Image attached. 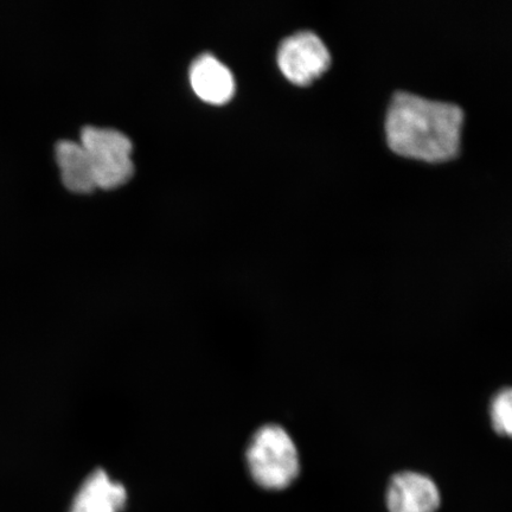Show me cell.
<instances>
[{
	"instance_id": "5b68a950",
	"label": "cell",
	"mask_w": 512,
	"mask_h": 512,
	"mask_svg": "<svg viewBox=\"0 0 512 512\" xmlns=\"http://www.w3.org/2000/svg\"><path fill=\"white\" fill-rule=\"evenodd\" d=\"M440 491L430 477L418 472H401L390 480L387 491L389 512H435Z\"/></svg>"
},
{
	"instance_id": "6da1fadb",
	"label": "cell",
	"mask_w": 512,
	"mask_h": 512,
	"mask_svg": "<svg viewBox=\"0 0 512 512\" xmlns=\"http://www.w3.org/2000/svg\"><path fill=\"white\" fill-rule=\"evenodd\" d=\"M465 113L453 102L407 91L395 92L384 117V134L396 155L428 163L459 155Z\"/></svg>"
},
{
	"instance_id": "9c48e42d",
	"label": "cell",
	"mask_w": 512,
	"mask_h": 512,
	"mask_svg": "<svg viewBox=\"0 0 512 512\" xmlns=\"http://www.w3.org/2000/svg\"><path fill=\"white\" fill-rule=\"evenodd\" d=\"M490 420L497 434L512 439V388L499 390L492 398Z\"/></svg>"
},
{
	"instance_id": "3957f363",
	"label": "cell",
	"mask_w": 512,
	"mask_h": 512,
	"mask_svg": "<svg viewBox=\"0 0 512 512\" xmlns=\"http://www.w3.org/2000/svg\"><path fill=\"white\" fill-rule=\"evenodd\" d=\"M80 143L91 159L98 188L111 190L121 187L134 174L133 145L127 136L114 128L86 126Z\"/></svg>"
},
{
	"instance_id": "52a82bcc",
	"label": "cell",
	"mask_w": 512,
	"mask_h": 512,
	"mask_svg": "<svg viewBox=\"0 0 512 512\" xmlns=\"http://www.w3.org/2000/svg\"><path fill=\"white\" fill-rule=\"evenodd\" d=\"M127 503L125 486L105 470H95L82 483L70 512H121Z\"/></svg>"
},
{
	"instance_id": "ba28073f",
	"label": "cell",
	"mask_w": 512,
	"mask_h": 512,
	"mask_svg": "<svg viewBox=\"0 0 512 512\" xmlns=\"http://www.w3.org/2000/svg\"><path fill=\"white\" fill-rule=\"evenodd\" d=\"M55 156L62 183L69 191L86 195L98 189L91 159L80 142L60 140L55 146Z\"/></svg>"
},
{
	"instance_id": "277c9868",
	"label": "cell",
	"mask_w": 512,
	"mask_h": 512,
	"mask_svg": "<svg viewBox=\"0 0 512 512\" xmlns=\"http://www.w3.org/2000/svg\"><path fill=\"white\" fill-rule=\"evenodd\" d=\"M332 63L328 46L316 32L302 30L285 38L278 50V66L281 73L297 86H309Z\"/></svg>"
},
{
	"instance_id": "8992f818",
	"label": "cell",
	"mask_w": 512,
	"mask_h": 512,
	"mask_svg": "<svg viewBox=\"0 0 512 512\" xmlns=\"http://www.w3.org/2000/svg\"><path fill=\"white\" fill-rule=\"evenodd\" d=\"M192 89L203 101L223 105L235 94V80L232 72L214 55L203 54L190 67Z\"/></svg>"
},
{
	"instance_id": "7a4b0ae2",
	"label": "cell",
	"mask_w": 512,
	"mask_h": 512,
	"mask_svg": "<svg viewBox=\"0 0 512 512\" xmlns=\"http://www.w3.org/2000/svg\"><path fill=\"white\" fill-rule=\"evenodd\" d=\"M246 458L254 482L265 490H284L300 473L297 445L279 425L259 428L249 441Z\"/></svg>"
}]
</instances>
